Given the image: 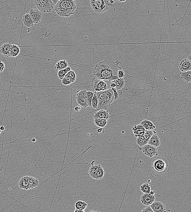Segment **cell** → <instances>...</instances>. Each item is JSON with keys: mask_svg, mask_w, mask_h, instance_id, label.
Returning a JSON list of instances; mask_svg holds the SVG:
<instances>
[{"mask_svg": "<svg viewBox=\"0 0 191 212\" xmlns=\"http://www.w3.org/2000/svg\"><path fill=\"white\" fill-rule=\"evenodd\" d=\"M98 98H97L96 93L95 92L94 95H93L92 100H91V107L93 108V109H96L97 107V106H98Z\"/></svg>", "mask_w": 191, "mask_h": 212, "instance_id": "836d02e7", "label": "cell"}, {"mask_svg": "<svg viewBox=\"0 0 191 212\" xmlns=\"http://www.w3.org/2000/svg\"><path fill=\"white\" fill-rule=\"evenodd\" d=\"M191 70L186 71V72H181L180 73L181 78L185 82L188 83H190L191 82Z\"/></svg>", "mask_w": 191, "mask_h": 212, "instance_id": "cb8c5ba5", "label": "cell"}, {"mask_svg": "<svg viewBox=\"0 0 191 212\" xmlns=\"http://www.w3.org/2000/svg\"><path fill=\"white\" fill-rule=\"evenodd\" d=\"M169 167L168 161L166 158L160 157L154 159L152 162V168L157 173L162 174L167 171Z\"/></svg>", "mask_w": 191, "mask_h": 212, "instance_id": "277c9868", "label": "cell"}, {"mask_svg": "<svg viewBox=\"0 0 191 212\" xmlns=\"http://www.w3.org/2000/svg\"><path fill=\"white\" fill-rule=\"evenodd\" d=\"M73 1H75V0H73Z\"/></svg>", "mask_w": 191, "mask_h": 212, "instance_id": "816d5d0a", "label": "cell"}, {"mask_svg": "<svg viewBox=\"0 0 191 212\" xmlns=\"http://www.w3.org/2000/svg\"><path fill=\"white\" fill-rule=\"evenodd\" d=\"M149 193H150L151 194H153V195H155V191H150Z\"/></svg>", "mask_w": 191, "mask_h": 212, "instance_id": "bcb514c9", "label": "cell"}, {"mask_svg": "<svg viewBox=\"0 0 191 212\" xmlns=\"http://www.w3.org/2000/svg\"><path fill=\"white\" fill-rule=\"evenodd\" d=\"M76 5L73 0H59L55 6V11L60 17H68L74 14Z\"/></svg>", "mask_w": 191, "mask_h": 212, "instance_id": "7a4b0ae2", "label": "cell"}, {"mask_svg": "<svg viewBox=\"0 0 191 212\" xmlns=\"http://www.w3.org/2000/svg\"><path fill=\"white\" fill-rule=\"evenodd\" d=\"M75 212H84L85 211L80 210L77 209H76V210L74 211Z\"/></svg>", "mask_w": 191, "mask_h": 212, "instance_id": "7bdbcfd3", "label": "cell"}, {"mask_svg": "<svg viewBox=\"0 0 191 212\" xmlns=\"http://www.w3.org/2000/svg\"><path fill=\"white\" fill-rule=\"evenodd\" d=\"M94 162H95V161L91 162V166L89 168V175L92 178L97 180V172L100 165V164H97V165H95Z\"/></svg>", "mask_w": 191, "mask_h": 212, "instance_id": "e0dca14e", "label": "cell"}, {"mask_svg": "<svg viewBox=\"0 0 191 212\" xmlns=\"http://www.w3.org/2000/svg\"><path fill=\"white\" fill-rule=\"evenodd\" d=\"M155 195L151 194L150 193H144L141 197L140 200L141 203L144 205L150 206L155 201Z\"/></svg>", "mask_w": 191, "mask_h": 212, "instance_id": "7c38bea8", "label": "cell"}, {"mask_svg": "<svg viewBox=\"0 0 191 212\" xmlns=\"http://www.w3.org/2000/svg\"><path fill=\"white\" fill-rule=\"evenodd\" d=\"M1 131H1V130H0V134H1Z\"/></svg>", "mask_w": 191, "mask_h": 212, "instance_id": "f907efd6", "label": "cell"}, {"mask_svg": "<svg viewBox=\"0 0 191 212\" xmlns=\"http://www.w3.org/2000/svg\"><path fill=\"white\" fill-rule=\"evenodd\" d=\"M136 143L140 147H142L146 144H147L148 141L145 139L143 136L139 137L136 138Z\"/></svg>", "mask_w": 191, "mask_h": 212, "instance_id": "1f68e13d", "label": "cell"}, {"mask_svg": "<svg viewBox=\"0 0 191 212\" xmlns=\"http://www.w3.org/2000/svg\"><path fill=\"white\" fill-rule=\"evenodd\" d=\"M118 65L111 60H104L97 64L93 70V77L101 80L112 81L118 79Z\"/></svg>", "mask_w": 191, "mask_h": 212, "instance_id": "6da1fadb", "label": "cell"}, {"mask_svg": "<svg viewBox=\"0 0 191 212\" xmlns=\"http://www.w3.org/2000/svg\"><path fill=\"white\" fill-rule=\"evenodd\" d=\"M20 48L18 45L12 44V47L10 52V56L12 57H16L20 54Z\"/></svg>", "mask_w": 191, "mask_h": 212, "instance_id": "d4e9b609", "label": "cell"}, {"mask_svg": "<svg viewBox=\"0 0 191 212\" xmlns=\"http://www.w3.org/2000/svg\"><path fill=\"white\" fill-rule=\"evenodd\" d=\"M29 14L30 15L34 23L38 24L41 21L43 17V12L38 9H31Z\"/></svg>", "mask_w": 191, "mask_h": 212, "instance_id": "8fae6325", "label": "cell"}, {"mask_svg": "<svg viewBox=\"0 0 191 212\" xmlns=\"http://www.w3.org/2000/svg\"><path fill=\"white\" fill-rule=\"evenodd\" d=\"M145 128L141 124L134 125L132 127V131L135 137H139L143 135Z\"/></svg>", "mask_w": 191, "mask_h": 212, "instance_id": "d6986e66", "label": "cell"}, {"mask_svg": "<svg viewBox=\"0 0 191 212\" xmlns=\"http://www.w3.org/2000/svg\"><path fill=\"white\" fill-rule=\"evenodd\" d=\"M97 132L99 134L102 135L104 133L105 131L104 128L99 127L97 130Z\"/></svg>", "mask_w": 191, "mask_h": 212, "instance_id": "60d3db41", "label": "cell"}, {"mask_svg": "<svg viewBox=\"0 0 191 212\" xmlns=\"http://www.w3.org/2000/svg\"><path fill=\"white\" fill-rule=\"evenodd\" d=\"M68 67V63L65 60H62L58 61L55 65V68L56 71L63 69Z\"/></svg>", "mask_w": 191, "mask_h": 212, "instance_id": "484cf974", "label": "cell"}, {"mask_svg": "<svg viewBox=\"0 0 191 212\" xmlns=\"http://www.w3.org/2000/svg\"><path fill=\"white\" fill-rule=\"evenodd\" d=\"M52 1L53 2V3H54V5H55L57 2L59 1V0H52Z\"/></svg>", "mask_w": 191, "mask_h": 212, "instance_id": "ee69618b", "label": "cell"}, {"mask_svg": "<svg viewBox=\"0 0 191 212\" xmlns=\"http://www.w3.org/2000/svg\"><path fill=\"white\" fill-rule=\"evenodd\" d=\"M145 155L149 157H153L159 155V151L157 147L149 144H146L140 148Z\"/></svg>", "mask_w": 191, "mask_h": 212, "instance_id": "ba28073f", "label": "cell"}, {"mask_svg": "<svg viewBox=\"0 0 191 212\" xmlns=\"http://www.w3.org/2000/svg\"><path fill=\"white\" fill-rule=\"evenodd\" d=\"M105 172L102 166L100 165L97 172V180L102 179L104 176Z\"/></svg>", "mask_w": 191, "mask_h": 212, "instance_id": "e575fe53", "label": "cell"}, {"mask_svg": "<svg viewBox=\"0 0 191 212\" xmlns=\"http://www.w3.org/2000/svg\"><path fill=\"white\" fill-rule=\"evenodd\" d=\"M141 212H153L151 207L148 206L146 207L143 209L141 211Z\"/></svg>", "mask_w": 191, "mask_h": 212, "instance_id": "f35d334b", "label": "cell"}, {"mask_svg": "<svg viewBox=\"0 0 191 212\" xmlns=\"http://www.w3.org/2000/svg\"><path fill=\"white\" fill-rule=\"evenodd\" d=\"M76 79V75L74 71L71 70L68 72L63 79H62V83L64 85H69L73 83Z\"/></svg>", "mask_w": 191, "mask_h": 212, "instance_id": "30bf717a", "label": "cell"}, {"mask_svg": "<svg viewBox=\"0 0 191 212\" xmlns=\"http://www.w3.org/2000/svg\"><path fill=\"white\" fill-rule=\"evenodd\" d=\"M118 76L119 79L124 78V76H125V73H124V71L121 68V67L119 69L118 71Z\"/></svg>", "mask_w": 191, "mask_h": 212, "instance_id": "8d00e7d4", "label": "cell"}, {"mask_svg": "<svg viewBox=\"0 0 191 212\" xmlns=\"http://www.w3.org/2000/svg\"><path fill=\"white\" fill-rule=\"evenodd\" d=\"M94 123L99 127L104 128L106 126L107 123V120L102 118H94Z\"/></svg>", "mask_w": 191, "mask_h": 212, "instance_id": "83f0119b", "label": "cell"}, {"mask_svg": "<svg viewBox=\"0 0 191 212\" xmlns=\"http://www.w3.org/2000/svg\"><path fill=\"white\" fill-rule=\"evenodd\" d=\"M91 8L96 13H103L107 12L109 8L108 0H90Z\"/></svg>", "mask_w": 191, "mask_h": 212, "instance_id": "5b68a950", "label": "cell"}, {"mask_svg": "<svg viewBox=\"0 0 191 212\" xmlns=\"http://www.w3.org/2000/svg\"><path fill=\"white\" fill-rule=\"evenodd\" d=\"M110 4H113L114 3V1L113 0H110Z\"/></svg>", "mask_w": 191, "mask_h": 212, "instance_id": "7dc6e473", "label": "cell"}, {"mask_svg": "<svg viewBox=\"0 0 191 212\" xmlns=\"http://www.w3.org/2000/svg\"><path fill=\"white\" fill-rule=\"evenodd\" d=\"M156 133H155L152 135L151 137L148 140L147 144L151 145L156 147H158L160 146L161 142L160 138L156 135Z\"/></svg>", "mask_w": 191, "mask_h": 212, "instance_id": "ffe728a7", "label": "cell"}, {"mask_svg": "<svg viewBox=\"0 0 191 212\" xmlns=\"http://www.w3.org/2000/svg\"><path fill=\"white\" fill-rule=\"evenodd\" d=\"M87 206V204L85 201H78L75 204V208L77 209L85 211Z\"/></svg>", "mask_w": 191, "mask_h": 212, "instance_id": "f1b7e54d", "label": "cell"}, {"mask_svg": "<svg viewBox=\"0 0 191 212\" xmlns=\"http://www.w3.org/2000/svg\"><path fill=\"white\" fill-rule=\"evenodd\" d=\"M74 110L76 112L78 113L79 111L81 110V108L80 107H79V106H77V107H76L74 108Z\"/></svg>", "mask_w": 191, "mask_h": 212, "instance_id": "b9f144b4", "label": "cell"}, {"mask_svg": "<svg viewBox=\"0 0 191 212\" xmlns=\"http://www.w3.org/2000/svg\"><path fill=\"white\" fill-rule=\"evenodd\" d=\"M112 89L113 92L114 96V99L115 100L118 99L119 98V94L118 93L117 90L115 88H111Z\"/></svg>", "mask_w": 191, "mask_h": 212, "instance_id": "74e56055", "label": "cell"}, {"mask_svg": "<svg viewBox=\"0 0 191 212\" xmlns=\"http://www.w3.org/2000/svg\"><path fill=\"white\" fill-rule=\"evenodd\" d=\"M34 3L38 10L43 13L51 12L55 5L52 0H34Z\"/></svg>", "mask_w": 191, "mask_h": 212, "instance_id": "52a82bcc", "label": "cell"}, {"mask_svg": "<svg viewBox=\"0 0 191 212\" xmlns=\"http://www.w3.org/2000/svg\"><path fill=\"white\" fill-rule=\"evenodd\" d=\"M98 98V103L97 110H107L114 100L113 92L111 88L104 91L95 92Z\"/></svg>", "mask_w": 191, "mask_h": 212, "instance_id": "3957f363", "label": "cell"}, {"mask_svg": "<svg viewBox=\"0 0 191 212\" xmlns=\"http://www.w3.org/2000/svg\"><path fill=\"white\" fill-rule=\"evenodd\" d=\"M5 128L4 126H0V130H1V131H3L5 130Z\"/></svg>", "mask_w": 191, "mask_h": 212, "instance_id": "f6af8a7d", "label": "cell"}, {"mask_svg": "<svg viewBox=\"0 0 191 212\" xmlns=\"http://www.w3.org/2000/svg\"><path fill=\"white\" fill-rule=\"evenodd\" d=\"M5 69V64L4 62L0 61V73L3 72Z\"/></svg>", "mask_w": 191, "mask_h": 212, "instance_id": "ab89813d", "label": "cell"}, {"mask_svg": "<svg viewBox=\"0 0 191 212\" xmlns=\"http://www.w3.org/2000/svg\"><path fill=\"white\" fill-rule=\"evenodd\" d=\"M124 85H125V81L124 78L122 79L118 78L116 80L111 81L110 86L111 88H115L118 90L123 88L124 87Z\"/></svg>", "mask_w": 191, "mask_h": 212, "instance_id": "5bb4252c", "label": "cell"}, {"mask_svg": "<svg viewBox=\"0 0 191 212\" xmlns=\"http://www.w3.org/2000/svg\"><path fill=\"white\" fill-rule=\"evenodd\" d=\"M32 142H35L36 141V139L35 138H33L32 139Z\"/></svg>", "mask_w": 191, "mask_h": 212, "instance_id": "c3c4849f", "label": "cell"}, {"mask_svg": "<svg viewBox=\"0 0 191 212\" xmlns=\"http://www.w3.org/2000/svg\"><path fill=\"white\" fill-rule=\"evenodd\" d=\"M156 132V131H153V130H146L145 131L143 135V137L145 138L146 140L148 141V140L151 137V136L152 135L155 133Z\"/></svg>", "mask_w": 191, "mask_h": 212, "instance_id": "d590c367", "label": "cell"}, {"mask_svg": "<svg viewBox=\"0 0 191 212\" xmlns=\"http://www.w3.org/2000/svg\"><path fill=\"white\" fill-rule=\"evenodd\" d=\"M22 22L25 26L28 27H30L33 26L34 22L29 13L24 14L22 17Z\"/></svg>", "mask_w": 191, "mask_h": 212, "instance_id": "7402d4cb", "label": "cell"}, {"mask_svg": "<svg viewBox=\"0 0 191 212\" xmlns=\"http://www.w3.org/2000/svg\"><path fill=\"white\" fill-rule=\"evenodd\" d=\"M94 93L91 91H87L86 93V99H87V104L89 107H91V102L92 98L93 96Z\"/></svg>", "mask_w": 191, "mask_h": 212, "instance_id": "d6a6232c", "label": "cell"}, {"mask_svg": "<svg viewBox=\"0 0 191 212\" xmlns=\"http://www.w3.org/2000/svg\"><path fill=\"white\" fill-rule=\"evenodd\" d=\"M29 176L22 177L18 183V185L20 189L24 190L29 189V183L28 181Z\"/></svg>", "mask_w": 191, "mask_h": 212, "instance_id": "44dd1931", "label": "cell"}, {"mask_svg": "<svg viewBox=\"0 0 191 212\" xmlns=\"http://www.w3.org/2000/svg\"><path fill=\"white\" fill-rule=\"evenodd\" d=\"M71 70V68L68 66L65 69L58 71L57 73V77L59 79L62 80L67 74L68 72H69Z\"/></svg>", "mask_w": 191, "mask_h": 212, "instance_id": "f546056e", "label": "cell"}, {"mask_svg": "<svg viewBox=\"0 0 191 212\" xmlns=\"http://www.w3.org/2000/svg\"><path fill=\"white\" fill-rule=\"evenodd\" d=\"M181 72H186L191 70V60L188 58L183 60L178 66Z\"/></svg>", "mask_w": 191, "mask_h": 212, "instance_id": "9a60e30c", "label": "cell"}, {"mask_svg": "<svg viewBox=\"0 0 191 212\" xmlns=\"http://www.w3.org/2000/svg\"><path fill=\"white\" fill-rule=\"evenodd\" d=\"M119 1L122 2H124L126 1V0H118Z\"/></svg>", "mask_w": 191, "mask_h": 212, "instance_id": "681fc988", "label": "cell"}, {"mask_svg": "<svg viewBox=\"0 0 191 212\" xmlns=\"http://www.w3.org/2000/svg\"><path fill=\"white\" fill-rule=\"evenodd\" d=\"M93 118L94 119L99 118L108 120L110 118V116L108 110H101L95 112L93 116Z\"/></svg>", "mask_w": 191, "mask_h": 212, "instance_id": "ac0fdd59", "label": "cell"}, {"mask_svg": "<svg viewBox=\"0 0 191 212\" xmlns=\"http://www.w3.org/2000/svg\"><path fill=\"white\" fill-rule=\"evenodd\" d=\"M111 81L97 79L93 77L91 81V86L95 92L104 91L111 88L110 86Z\"/></svg>", "mask_w": 191, "mask_h": 212, "instance_id": "8992f818", "label": "cell"}, {"mask_svg": "<svg viewBox=\"0 0 191 212\" xmlns=\"http://www.w3.org/2000/svg\"><path fill=\"white\" fill-rule=\"evenodd\" d=\"M140 124L143 126L146 130H153L156 128V126L153 124V123L147 120H143L141 122Z\"/></svg>", "mask_w": 191, "mask_h": 212, "instance_id": "603a6c76", "label": "cell"}, {"mask_svg": "<svg viewBox=\"0 0 191 212\" xmlns=\"http://www.w3.org/2000/svg\"><path fill=\"white\" fill-rule=\"evenodd\" d=\"M140 191L144 193H149L151 191L150 185L148 183H144L141 186Z\"/></svg>", "mask_w": 191, "mask_h": 212, "instance_id": "4dcf8cb0", "label": "cell"}, {"mask_svg": "<svg viewBox=\"0 0 191 212\" xmlns=\"http://www.w3.org/2000/svg\"><path fill=\"white\" fill-rule=\"evenodd\" d=\"M29 189H32L37 187L39 185V181L37 179L29 176Z\"/></svg>", "mask_w": 191, "mask_h": 212, "instance_id": "4316f807", "label": "cell"}, {"mask_svg": "<svg viewBox=\"0 0 191 212\" xmlns=\"http://www.w3.org/2000/svg\"><path fill=\"white\" fill-rule=\"evenodd\" d=\"M153 212H164L166 211V207L164 204L160 201H154L150 205Z\"/></svg>", "mask_w": 191, "mask_h": 212, "instance_id": "4fadbf2b", "label": "cell"}, {"mask_svg": "<svg viewBox=\"0 0 191 212\" xmlns=\"http://www.w3.org/2000/svg\"><path fill=\"white\" fill-rule=\"evenodd\" d=\"M12 47V44L11 43H4L0 47V53L5 57H10V52Z\"/></svg>", "mask_w": 191, "mask_h": 212, "instance_id": "2e32d148", "label": "cell"}, {"mask_svg": "<svg viewBox=\"0 0 191 212\" xmlns=\"http://www.w3.org/2000/svg\"><path fill=\"white\" fill-rule=\"evenodd\" d=\"M87 91L85 90H78L77 91L76 94V98L77 103L84 108H87L89 107L86 99Z\"/></svg>", "mask_w": 191, "mask_h": 212, "instance_id": "9c48e42d", "label": "cell"}]
</instances>
